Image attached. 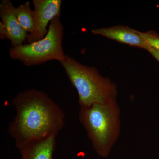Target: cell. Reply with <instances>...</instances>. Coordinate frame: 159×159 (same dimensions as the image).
<instances>
[{
	"instance_id": "cell-1",
	"label": "cell",
	"mask_w": 159,
	"mask_h": 159,
	"mask_svg": "<svg viewBox=\"0 0 159 159\" xmlns=\"http://www.w3.org/2000/svg\"><path fill=\"white\" fill-rule=\"evenodd\" d=\"M11 104L16 114L8 130L18 148L32 141L56 137L64 125L63 111L42 91L20 92Z\"/></svg>"
},
{
	"instance_id": "cell-2",
	"label": "cell",
	"mask_w": 159,
	"mask_h": 159,
	"mask_svg": "<svg viewBox=\"0 0 159 159\" xmlns=\"http://www.w3.org/2000/svg\"><path fill=\"white\" fill-rule=\"evenodd\" d=\"M59 62L71 84L77 90L80 107L116 100V84L108 77L101 76L95 67L82 64L66 54Z\"/></svg>"
},
{
	"instance_id": "cell-3",
	"label": "cell",
	"mask_w": 159,
	"mask_h": 159,
	"mask_svg": "<svg viewBox=\"0 0 159 159\" xmlns=\"http://www.w3.org/2000/svg\"><path fill=\"white\" fill-rule=\"evenodd\" d=\"M120 110L116 100L80 107L79 119L94 150L102 157L108 156L119 137Z\"/></svg>"
},
{
	"instance_id": "cell-4",
	"label": "cell",
	"mask_w": 159,
	"mask_h": 159,
	"mask_svg": "<svg viewBox=\"0 0 159 159\" xmlns=\"http://www.w3.org/2000/svg\"><path fill=\"white\" fill-rule=\"evenodd\" d=\"M63 36V26L60 16H57L50 23L44 37L27 44L11 47L9 56L27 66L39 65L51 60L60 62L66 55L62 46Z\"/></svg>"
},
{
	"instance_id": "cell-5",
	"label": "cell",
	"mask_w": 159,
	"mask_h": 159,
	"mask_svg": "<svg viewBox=\"0 0 159 159\" xmlns=\"http://www.w3.org/2000/svg\"><path fill=\"white\" fill-rule=\"evenodd\" d=\"M62 3L61 0H33L35 25L33 33L28 34L26 39L28 43L37 41L45 36L49 23L60 16Z\"/></svg>"
},
{
	"instance_id": "cell-6",
	"label": "cell",
	"mask_w": 159,
	"mask_h": 159,
	"mask_svg": "<svg viewBox=\"0 0 159 159\" xmlns=\"http://www.w3.org/2000/svg\"><path fill=\"white\" fill-rule=\"evenodd\" d=\"M15 9L10 0L0 2V38L9 40L12 47L23 44L29 34L19 23Z\"/></svg>"
},
{
	"instance_id": "cell-7",
	"label": "cell",
	"mask_w": 159,
	"mask_h": 159,
	"mask_svg": "<svg viewBox=\"0 0 159 159\" xmlns=\"http://www.w3.org/2000/svg\"><path fill=\"white\" fill-rule=\"evenodd\" d=\"M92 32L124 44L147 50L149 47L140 31L127 26L117 25L93 29Z\"/></svg>"
},
{
	"instance_id": "cell-8",
	"label": "cell",
	"mask_w": 159,
	"mask_h": 159,
	"mask_svg": "<svg viewBox=\"0 0 159 159\" xmlns=\"http://www.w3.org/2000/svg\"><path fill=\"white\" fill-rule=\"evenodd\" d=\"M56 137L36 140L18 148L21 159H52L56 147Z\"/></svg>"
},
{
	"instance_id": "cell-9",
	"label": "cell",
	"mask_w": 159,
	"mask_h": 159,
	"mask_svg": "<svg viewBox=\"0 0 159 159\" xmlns=\"http://www.w3.org/2000/svg\"><path fill=\"white\" fill-rule=\"evenodd\" d=\"M15 14L18 21L28 34L33 33L34 29V11L30 8V2H25L15 9Z\"/></svg>"
},
{
	"instance_id": "cell-10",
	"label": "cell",
	"mask_w": 159,
	"mask_h": 159,
	"mask_svg": "<svg viewBox=\"0 0 159 159\" xmlns=\"http://www.w3.org/2000/svg\"><path fill=\"white\" fill-rule=\"evenodd\" d=\"M140 34L146 41L148 45L159 52V34L155 31H149L141 32Z\"/></svg>"
},
{
	"instance_id": "cell-11",
	"label": "cell",
	"mask_w": 159,
	"mask_h": 159,
	"mask_svg": "<svg viewBox=\"0 0 159 159\" xmlns=\"http://www.w3.org/2000/svg\"><path fill=\"white\" fill-rule=\"evenodd\" d=\"M147 51L159 62V52L155 49L149 47Z\"/></svg>"
}]
</instances>
